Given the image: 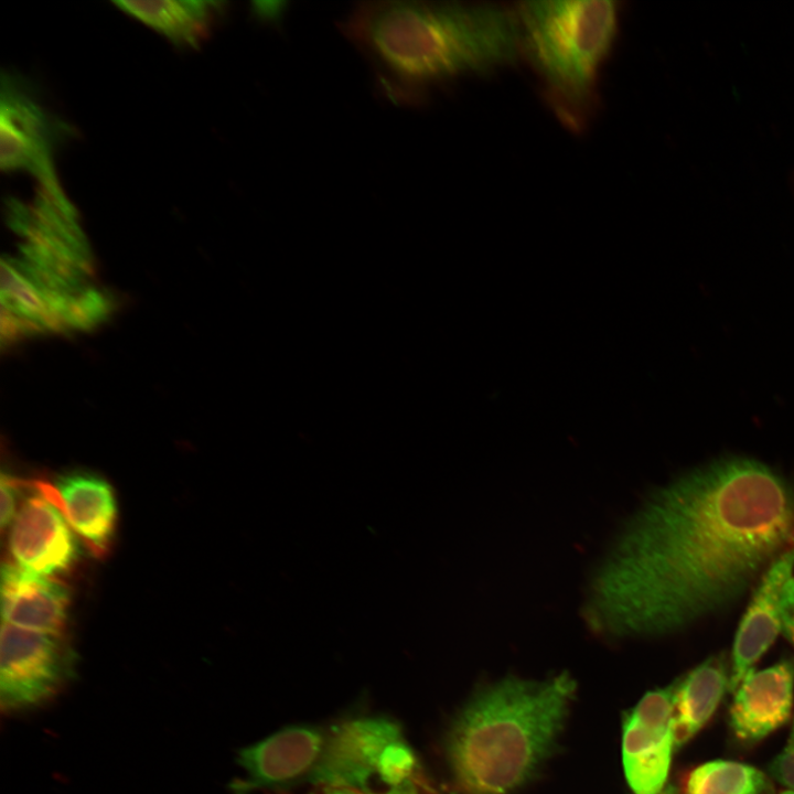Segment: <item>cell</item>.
Masks as SVG:
<instances>
[{
	"mask_svg": "<svg viewBox=\"0 0 794 794\" xmlns=\"http://www.w3.org/2000/svg\"><path fill=\"white\" fill-rule=\"evenodd\" d=\"M41 494L29 497L19 509L11 525L9 546L17 565L53 577L74 567L79 545L62 511Z\"/></svg>",
	"mask_w": 794,
	"mask_h": 794,
	"instance_id": "cell-10",
	"label": "cell"
},
{
	"mask_svg": "<svg viewBox=\"0 0 794 794\" xmlns=\"http://www.w3.org/2000/svg\"><path fill=\"white\" fill-rule=\"evenodd\" d=\"M794 571V547L781 554L762 576L736 634L729 689L734 691L781 631L780 601Z\"/></svg>",
	"mask_w": 794,
	"mask_h": 794,
	"instance_id": "cell-12",
	"label": "cell"
},
{
	"mask_svg": "<svg viewBox=\"0 0 794 794\" xmlns=\"http://www.w3.org/2000/svg\"><path fill=\"white\" fill-rule=\"evenodd\" d=\"M310 785H342L367 794H441L400 726L361 715L328 726L321 760Z\"/></svg>",
	"mask_w": 794,
	"mask_h": 794,
	"instance_id": "cell-5",
	"label": "cell"
},
{
	"mask_svg": "<svg viewBox=\"0 0 794 794\" xmlns=\"http://www.w3.org/2000/svg\"><path fill=\"white\" fill-rule=\"evenodd\" d=\"M39 489L62 511L95 555L107 551L115 533L117 504L114 490L105 479L74 471L60 476L55 486L41 483Z\"/></svg>",
	"mask_w": 794,
	"mask_h": 794,
	"instance_id": "cell-13",
	"label": "cell"
},
{
	"mask_svg": "<svg viewBox=\"0 0 794 794\" xmlns=\"http://www.w3.org/2000/svg\"><path fill=\"white\" fill-rule=\"evenodd\" d=\"M20 485H22L20 481L13 476L1 474L0 523L2 529L12 524L18 514L17 504Z\"/></svg>",
	"mask_w": 794,
	"mask_h": 794,
	"instance_id": "cell-18",
	"label": "cell"
},
{
	"mask_svg": "<svg viewBox=\"0 0 794 794\" xmlns=\"http://www.w3.org/2000/svg\"><path fill=\"white\" fill-rule=\"evenodd\" d=\"M328 726L286 727L238 752L243 776L230 784L234 794L285 791L309 783L326 742Z\"/></svg>",
	"mask_w": 794,
	"mask_h": 794,
	"instance_id": "cell-7",
	"label": "cell"
},
{
	"mask_svg": "<svg viewBox=\"0 0 794 794\" xmlns=\"http://www.w3.org/2000/svg\"><path fill=\"white\" fill-rule=\"evenodd\" d=\"M69 589L60 580L15 562L1 568L2 621L17 627L61 634L68 618Z\"/></svg>",
	"mask_w": 794,
	"mask_h": 794,
	"instance_id": "cell-14",
	"label": "cell"
},
{
	"mask_svg": "<svg viewBox=\"0 0 794 794\" xmlns=\"http://www.w3.org/2000/svg\"><path fill=\"white\" fill-rule=\"evenodd\" d=\"M265 794H296V793L285 790V791L266 792ZM300 794H367V793H365L361 790L354 788V787H348V786L319 784V785H311V788L309 791L300 793Z\"/></svg>",
	"mask_w": 794,
	"mask_h": 794,
	"instance_id": "cell-21",
	"label": "cell"
},
{
	"mask_svg": "<svg viewBox=\"0 0 794 794\" xmlns=\"http://www.w3.org/2000/svg\"><path fill=\"white\" fill-rule=\"evenodd\" d=\"M0 705L3 713L25 711L52 699L73 678L76 654L61 636L2 623Z\"/></svg>",
	"mask_w": 794,
	"mask_h": 794,
	"instance_id": "cell-6",
	"label": "cell"
},
{
	"mask_svg": "<svg viewBox=\"0 0 794 794\" xmlns=\"http://www.w3.org/2000/svg\"><path fill=\"white\" fill-rule=\"evenodd\" d=\"M729 725L745 743L761 741L790 718L794 698V664L784 659L768 668L751 670L734 689Z\"/></svg>",
	"mask_w": 794,
	"mask_h": 794,
	"instance_id": "cell-11",
	"label": "cell"
},
{
	"mask_svg": "<svg viewBox=\"0 0 794 794\" xmlns=\"http://www.w3.org/2000/svg\"><path fill=\"white\" fill-rule=\"evenodd\" d=\"M521 51L535 71L546 98L571 130L591 115L603 64L620 28L613 0L524 1L515 7Z\"/></svg>",
	"mask_w": 794,
	"mask_h": 794,
	"instance_id": "cell-4",
	"label": "cell"
},
{
	"mask_svg": "<svg viewBox=\"0 0 794 794\" xmlns=\"http://www.w3.org/2000/svg\"><path fill=\"white\" fill-rule=\"evenodd\" d=\"M662 794H677V793H676V791H675L673 787H668L667 790H665L664 792H662Z\"/></svg>",
	"mask_w": 794,
	"mask_h": 794,
	"instance_id": "cell-22",
	"label": "cell"
},
{
	"mask_svg": "<svg viewBox=\"0 0 794 794\" xmlns=\"http://www.w3.org/2000/svg\"><path fill=\"white\" fill-rule=\"evenodd\" d=\"M58 125L22 89L15 79L2 77L0 101V167L28 171L39 186L60 185L53 167Z\"/></svg>",
	"mask_w": 794,
	"mask_h": 794,
	"instance_id": "cell-9",
	"label": "cell"
},
{
	"mask_svg": "<svg viewBox=\"0 0 794 794\" xmlns=\"http://www.w3.org/2000/svg\"><path fill=\"white\" fill-rule=\"evenodd\" d=\"M685 794H769L766 775L752 765L715 760L695 768L685 782Z\"/></svg>",
	"mask_w": 794,
	"mask_h": 794,
	"instance_id": "cell-17",
	"label": "cell"
},
{
	"mask_svg": "<svg viewBox=\"0 0 794 794\" xmlns=\"http://www.w3.org/2000/svg\"><path fill=\"white\" fill-rule=\"evenodd\" d=\"M794 547V489L768 464L727 455L656 491L593 578L588 618L614 635L678 631L734 602Z\"/></svg>",
	"mask_w": 794,
	"mask_h": 794,
	"instance_id": "cell-1",
	"label": "cell"
},
{
	"mask_svg": "<svg viewBox=\"0 0 794 794\" xmlns=\"http://www.w3.org/2000/svg\"><path fill=\"white\" fill-rule=\"evenodd\" d=\"M781 794H794V790H787L782 792Z\"/></svg>",
	"mask_w": 794,
	"mask_h": 794,
	"instance_id": "cell-23",
	"label": "cell"
},
{
	"mask_svg": "<svg viewBox=\"0 0 794 794\" xmlns=\"http://www.w3.org/2000/svg\"><path fill=\"white\" fill-rule=\"evenodd\" d=\"M769 772L777 782L794 790V740L773 759Z\"/></svg>",
	"mask_w": 794,
	"mask_h": 794,
	"instance_id": "cell-19",
	"label": "cell"
},
{
	"mask_svg": "<svg viewBox=\"0 0 794 794\" xmlns=\"http://www.w3.org/2000/svg\"><path fill=\"white\" fill-rule=\"evenodd\" d=\"M567 674L506 678L480 690L444 739L451 777L463 794H512L554 749L575 695Z\"/></svg>",
	"mask_w": 794,
	"mask_h": 794,
	"instance_id": "cell-3",
	"label": "cell"
},
{
	"mask_svg": "<svg viewBox=\"0 0 794 794\" xmlns=\"http://www.w3.org/2000/svg\"><path fill=\"white\" fill-rule=\"evenodd\" d=\"M115 4L184 46L200 44L223 10L222 2L206 0H121Z\"/></svg>",
	"mask_w": 794,
	"mask_h": 794,
	"instance_id": "cell-15",
	"label": "cell"
},
{
	"mask_svg": "<svg viewBox=\"0 0 794 794\" xmlns=\"http://www.w3.org/2000/svg\"><path fill=\"white\" fill-rule=\"evenodd\" d=\"M674 685L647 693L623 723L622 758L634 794H662L674 741Z\"/></svg>",
	"mask_w": 794,
	"mask_h": 794,
	"instance_id": "cell-8",
	"label": "cell"
},
{
	"mask_svg": "<svg viewBox=\"0 0 794 794\" xmlns=\"http://www.w3.org/2000/svg\"><path fill=\"white\" fill-rule=\"evenodd\" d=\"M781 631L794 645V577H792L781 596L780 601Z\"/></svg>",
	"mask_w": 794,
	"mask_h": 794,
	"instance_id": "cell-20",
	"label": "cell"
},
{
	"mask_svg": "<svg viewBox=\"0 0 794 794\" xmlns=\"http://www.w3.org/2000/svg\"><path fill=\"white\" fill-rule=\"evenodd\" d=\"M790 740H794V721H793L792 733H791V739H790Z\"/></svg>",
	"mask_w": 794,
	"mask_h": 794,
	"instance_id": "cell-24",
	"label": "cell"
},
{
	"mask_svg": "<svg viewBox=\"0 0 794 794\" xmlns=\"http://www.w3.org/2000/svg\"><path fill=\"white\" fill-rule=\"evenodd\" d=\"M674 687V741L675 747H679L712 717L729 688V677L722 661L711 657Z\"/></svg>",
	"mask_w": 794,
	"mask_h": 794,
	"instance_id": "cell-16",
	"label": "cell"
},
{
	"mask_svg": "<svg viewBox=\"0 0 794 794\" xmlns=\"http://www.w3.org/2000/svg\"><path fill=\"white\" fill-rule=\"evenodd\" d=\"M342 29L371 63L380 92L400 105L419 104L433 88L522 55L516 9L498 3L364 2Z\"/></svg>",
	"mask_w": 794,
	"mask_h": 794,
	"instance_id": "cell-2",
	"label": "cell"
}]
</instances>
